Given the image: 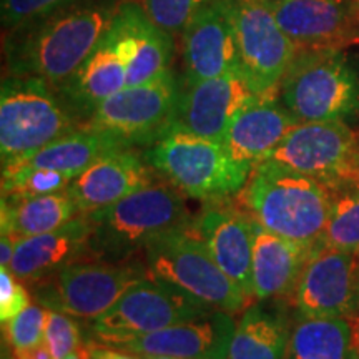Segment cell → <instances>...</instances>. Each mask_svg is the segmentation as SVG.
I'll return each instance as SVG.
<instances>
[{
  "instance_id": "cell-30",
  "label": "cell",
  "mask_w": 359,
  "mask_h": 359,
  "mask_svg": "<svg viewBox=\"0 0 359 359\" xmlns=\"http://www.w3.org/2000/svg\"><path fill=\"white\" fill-rule=\"evenodd\" d=\"M72 177L55 170L39 168L27 163L2 167V200H22L64 191Z\"/></svg>"
},
{
  "instance_id": "cell-21",
  "label": "cell",
  "mask_w": 359,
  "mask_h": 359,
  "mask_svg": "<svg viewBox=\"0 0 359 359\" xmlns=\"http://www.w3.org/2000/svg\"><path fill=\"white\" fill-rule=\"evenodd\" d=\"M294 125H298L296 118L275 93L257 95L238 111L222 143L233 160L255 167Z\"/></svg>"
},
{
  "instance_id": "cell-34",
  "label": "cell",
  "mask_w": 359,
  "mask_h": 359,
  "mask_svg": "<svg viewBox=\"0 0 359 359\" xmlns=\"http://www.w3.org/2000/svg\"><path fill=\"white\" fill-rule=\"evenodd\" d=\"M80 327L74 316L48 309L43 343L47 344L52 359H65L80 346Z\"/></svg>"
},
{
  "instance_id": "cell-22",
  "label": "cell",
  "mask_w": 359,
  "mask_h": 359,
  "mask_svg": "<svg viewBox=\"0 0 359 359\" xmlns=\"http://www.w3.org/2000/svg\"><path fill=\"white\" fill-rule=\"evenodd\" d=\"M87 215L75 217L57 230L17 240L8 269L19 281L37 283L88 255Z\"/></svg>"
},
{
  "instance_id": "cell-40",
  "label": "cell",
  "mask_w": 359,
  "mask_h": 359,
  "mask_svg": "<svg viewBox=\"0 0 359 359\" xmlns=\"http://www.w3.org/2000/svg\"><path fill=\"white\" fill-rule=\"evenodd\" d=\"M65 359H87V351L85 349H77V351L69 354Z\"/></svg>"
},
{
  "instance_id": "cell-37",
  "label": "cell",
  "mask_w": 359,
  "mask_h": 359,
  "mask_svg": "<svg viewBox=\"0 0 359 359\" xmlns=\"http://www.w3.org/2000/svg\"><path fill=\"white\" fill-rule=\"evenodd\" d=\"M17 359H52V354L48 351L47 344L42 343L32 349H27L17 354Z\"/></svg>"
},
{
  "instance_id": "cell-35",
  "label": "cell",
  "mask_w": 359,
  "mask_h": 359,
  "mask_svg": "<svg viewBox=\"0 0 359 359\" xmlns=\"http://www.w3.org/2000/svg\"><path fill=\"white\" fill-rule=\"evenodd\" d=\"M30 304V294L8 268L0 269V320L7 323Z\"/></svg>"
},
{
  "instance_id": "cell-6",
  "label": "cell",
  "mask_w": 359,
  "mask_h": 359,
  "mask_svg": "<svg viewBox=\"0 0 359 359\" xmlns=\"http://www.w3.org/2000/svg\"><path fill=\"white\" fill-rule=\"evenodd\" d=\"M82 125L53 85L39 77H4L0 90L2 167L25 160Z\"/></svg>"
},
{
  "instance_id": "cell-31",
  "label": "cell",
  "mask_w": 359,
  "mask_h": 359,
  "mask_svg": "<svg viewBox=\"0 0 359 359\" xmlns=\"http://www.w3.org/2000/svg\"><path fill=\"white\" fill-rule=\"evenodd\" d=\"M47 314L40 304H29L24 311H20L12 320L4 325L7 326V339L15 354L27 349H32L43 343L45 325H47Z\"/></svg>"
},
{
  "instance_id": "cell-26",
  "label": "cell",
  "mask_w": 359,
  "mask_h": 359,
  "mask_svg": "<svg viewBox=\"0 0 359 359\" xmlns=\"http://www.w3.org/2000/svg\"><path fill=\"white\" fill-rule=\"evenodd\" d=\"M290 334L283 311L266 302L251 304L236 323L228 359H286Z\"/></svg>"
},
{
  "instance_id": "cell-7",
  "label": "cell",
  "mask_w": 359,
  "mask_h": 359,
  "mask_svg": "<svg viewBox=\"0 0 359 359\" xmlns=\"http://www.w3.org/2000/svg\"><path fill=\"white\" fill-rule=\"evenodd\" d=\"M145 263L79 259L60 271L32 283L37 304L52 311L70 314L80 320H95L110 309L132 288L147 280Z\"/></svg>"
},
{
  "instance_id": "cell-29",
  "label": "cell",
  "mask_w": 359,
  "mask_h": 359,
  "mask_svg": "<svg viewBox=\"0 0 359 359\" xmlns=\"http://www.w3.org/2000/svg\"><path fill=\"white\" fill-rule=\"evenodd\" d=\"M323 248L359 255V187L331 190V212Z\"/></svg>"
},
{
  "instance_id": "cell-12",
  "label": "cell",
  "mask_w": 359,
  "mask_h": 359,
  "mask_svg": "<svg viewBox=\"0 0 359 359\" xmlns=\"http://www.w3.org/2000/svg\"><path fill=\"white\" fill-rule=\"evenodd\" d=\"M238 67L257 95L276 93L298 47L278 24L268 0H233Z\"/></svg>"
},
{
  "instance_id": "cell-23",
  "label": "cell",
  "mask_w": 359,
  "mask_h": 359,
  "mask_svg": "<svg viewBox=\"0 0 359 359\" xmlns=\"http://www.w3.org/2000/svg\"><path fill=\"white\" fill-rule=\"evenodd\" d=\"M313 251L266 230L253 218V298L291 296Z\"/></svg>"
},
{
  "instance_id": "cell-24",
  "label": "cell",
  "mask_w": 359,
  "mask_h": 359,
  "mask_svg": "<svg viewBox=\"0 0 359 359\" xmlns=\"http://www.w3.org/2000/svg\"><path fill=\"white\" fill-rule=\"evenodd\" d=\"M115 17L132 50L127 87L151 82L172 70L170 65L175 55L172 34L156 25L135 0H120Z\"/></svg>"
},
{
  "instance_id": "cell-16",
  "label": "cell",
  "mask_w": 359,
  "mask_h": 359,
  "mask_svg": "<svg viewBox=\"0 0 359 359\" xmlns=\"http://www.w3.org/2000/svg\"><path fill=\"white\" fill-rule=\"evenodd\" d=\"M130 58L132 50L128 39L115 17L95 50L60 88H57L72 114L83 125L100 103L127 87Z\"/></svg>"
},
{
  "instance_id": "cell-19",
  "label": "cell",
  "mask_w": 359,
  "mask_h": 359,
  "mask_svg": "<svg viewBox=\"0 0 359 359\" xmlns=\"http://www.w3.org/2000/svg\"><path fill=\"white\" fill-rule=\"evenodd\" d=\"M156 173L135 148H125L102 156L72 178L67 193L74 198L80 213H90L160 182Z\"/></svg>"
},
{
  "instance_id": "cell-3",
  "label": "cell",
  "mask_w": 359,
  "mask_h": 359,
  "mask_svg": "<svg viewBox=\"0 0 359 359\" xmlns=\"http://www.w3.org/2000/svg\"><path fill=\"white\" fill-rule=\"evenodd\" d=\"M88 255L103 262H128L167 233L188 230L191 217L172 183L156 182L105 208L85 213Z\"/></svg>"
},
{
  "instance_id": "cell-32",
  "label": "cell",
  "mask_w": 359,
  "mask_h": 359,
  "mask_svg": "<svg viewBox=\"0 0 359 359\" xmlns=\"http://www.w3.org/2000/svg\"><path fill=\"white\" fill-rule=\"evenodd\" d=\"M147 15L172 35L182 34L188 20L210 0H135Z\"/></svg>"
},
{
  "instance_id": "cell-28",
  "label": "cell",
  "mask_w": 359,
  "mask_h": 359,
  "mask_svg": "<svg viewBox=\"0 0 359 359\" xmlns=\"http://www.w3.org/2000/svg\"><path fill=\"white\" fill-rule=\"evenodd\" d=\"M286 359H359L346 318H302L290 334Z\"/></svg>"
},
{
  "instance_id": "cell-33",
  "label": "cell",
  "mask_w": 359,
  "mask_h": 359,
  "mask_svg": "<svg viewBox=\"0 0 359 359\" xmlns=\"http://www.w3.org/2000/svg\"><path fill=\"white\" fill-rule=\"evenodd\" d=\"M82 0H0V19L6 32L50 15Z\"/></svg>"
},
{
  "instance_id": "cell-17",
  "label": "cell",
  "mask_w": 359,
  "mask_h": 359,
  "mask_svg": "<svg viewBox=\"0 0 359 359\" xmlns=\"http://www.w3.org/2000/svg\"><path fill=\"white\" fill-rule=\"evenodd\" d=\"M278 24L298 48L359 43V0H268Z\"/></svg>"
},
{
  "instance_id": "cell-1",
  "label": "cell",
  "mask_w": 359,
  "mask_h": 359,
  "mask_svg": "<svg viewBox=\"0 0 359 359\" xmlns=\"http://www.w3.org/2000/svg\"><path fill=\"white\" fill-rule=\"evenodd\" d=\"M120 0H82L6 32L7 75L39 77L60 88L110 29Z\"/></svg>"
},
{
  "instance_id": "cell-14",
  "label": "cell",
  "mask_w": 359,
  "mask_h": 359,
  "mask_svg": "<svg viewBox=\"0 0 359 359\" xmlns=\"http://www.w3.org/2000/svg\"><path fill=\"white\" fill-rule=\"evenodd\" d=\"M183 82L198 83L233 72L238 47L233 0H210L182 32Z\"/></svg>"
},
{
  "instance_id": "cell-15",
  "label": "cell",
  "mask_w": 359,
  "mask_h": 359,
  "mask_svg": "<svg viewBox=\"0 0 359 359\" xmlns=\"http://www.w3.org/2000/svg\"><path fill=\"white\" fill-rule=\"evenodd\" d=\"M255 97L257 93L240 69L198 83H180L172 127L223 142L238 111Z\"/></svg>"
},
{
  "instance_id": "cell-2",
  "label": "cell",
  "mask_w": 359,
  "mask_h": 359,
  "mask_svg": "<svg viewBox=\"0 0 359 359\" xmlns=\"http://www.w3.org/2000/svg\"><path fill=\"white\" fill-rule=\"evenodd\" d=\"M243 200L263 228L313 253L323 250L331 190L321 182L259 161L250 175Z\"/></svg>"
},
{
  "instance_id": "cell-13",
  "label": "cell",
  "mask_w": 359,
  "mask_h": 359,
  "mask_svg": "<svg viewBox=\"0 0 359 359\" xmlns=\"http://www.w3.org/2000/svg\"><path fill=\"white\" fill-rule=\"evenodd\" d=\"M291 296L302 318H358L359 255L320 250L309 258Z\"/></svg>"
},
{
  "instance_id": "cell-11",
  "label": "cell",
  "mask_w": 359,
  "mask_h": 359,
  "mask_svg": "<svg viewBox=\"0 0 359 359\" xmlns=\"http://www.w3.org/2000/svg\"><path fill=\"white\" fill-rule=\"evenodd\" d=\"M178 97L180 82L170 70L107 98L85 125L115 135L132 148L150 147L172 127Z\"/></svg>"
},
{
  "instance_id": "cell-27",
  "label": "cell",
  "mask_w": 359,
  "mask_h": 359,
  "mask_svg": "<svg viewBox=\"0 0 359 359\" xmlns=\"http://www.w3.org/2000/svg\"><path fill=\"white\" fill-rule=\"evenodd\" d=\"M80 213L72 196L64 191L22 200H2V233L15 240L40 235L64 226Z\"/></svg>"
},
{
  "instance_id": "cell-4",
  "label": "cell",
  "mask_w": 359,
  "mask_h": 359,
  "mask_svg": "<svg viewBox=\"0 0 359 359\" xmlns=\"http://www.w3.org/2000/svg\"><path fill=\"white\" fill-rule=\"evenodd\" d=\"M278 93L298 123H346L359 115V67L343 48H298Z\"/></svg>"
},
{
  "instance_id": "cell-8",
  "label": "cell",
  "mask_w": 359,
  "mask_h": 359,
  "mask_svg": "<svg viewBox=\"0 0 359 359\" xmlns=\"http://www.w3.org/2000/svg\"><path fill=\"white\" fill-rule=\"evenodd\" d=\"M148 276L163 281L222 311H238L246 294L231 280L198 236L178 230L160 236L145 248Z\"/></svg>"
},
{
  "instance_id": "cell-36",
  "label": "cell",
  "mask_w": 359,
  "mask_h": 359,
  "mask_svg": "<svg viewBox=\"0 0 359 359\" xmlns=\"http://www.w3.org/2000/svg\"><path fill=\"white\" fill-rule=\"evenodd\" d=\"M15 245H17L15 238L2 233V238H0V264H2V268L11 266L13 251H15Z\"/></svg>"
},
{
  "instance_id": "cell-25",
  "label": "cell",
  "mask_w": 359,
  "mask_h": 359,
  "mask_svg": "<svg viewBox=\"0 0 359 359\" xmlns=\"http://www.w3.org/2000/svg\"><path fill=\"white\" fill-rule=\"evenodd\" d=\"M132 148L115 135L103 132L82 125L74 132L57 138L55 142L48 143L42 150L35 151L34 155L27 156L25 160L15 163H27L32 167L55 170V172L67 173L69 177H77L85 168L95 163L102 156L114 154V151ZM12 165V163H11ZM6 167V165H4Z\"/></svg>"
},
{
  "instance_id": "cell-9",
  "label": "cell",
  "mask_w": 359,
  "mask_h": 359,
  "mask_svg": "<svg viewBox=\"0 0 359 359\" xmlns=\"http://www.w3.org/2000/svg\"><path fill=\"white\" fill-rule=\"evenodd\" d=\"M263 161L311 177L330 190L359 187V142L344 122L294 125Z\"/></svg>"
},
{
  "instance_id": "cell-38",
  "label": "cell",
  "mask_w": 359,
  "mask_h": 359,
  "mask_svg": "<svg viewBox=\"0 0 359 359\" xmlns=\"http://www.w3.org/2000/svg\"><path fill=\"white\" fill-rule=\"evenodd\" d=\"M353 323V333H354V344H356V349L359 353V316L351 320Z\"/></svg>"
},
{
  "instance_id": "cell-5",
  "label": "cell",
  "mask_w": 359,
  "mask_h": 359,
  "mask_svg": "<svg viewBox=\"0 0 359 359\" xmlns=\"http://www.w3.org/2000/svg\"><path fill=\"white\" fill-rule=\"evenodd\" d=\"M145 158L180 193L218 201L248 183L253 167L233 160L223 143L182 128H168L148 147Z\"/></svg>"
},
{
  "instance_id": "cell-39",
  "label": "cell",
  "mask_w": 359,
  "mask_h": 359,
  "mask_svg": "<svg viewBox=\"0 0 359 359\" xmlns=\"http://www.w3.org/2000/svg\"><path fill=\"white\" fill-rule=\"evenodd\" d=\"M137 359H178L172 356H158V354H133Z\"/></svg>"
},
{
  "instance_id": "cell-20",
  "label": "cell",
  "mask_w": 359,
  "mask_h": 359,
  "mask_svg": "<svg viewBox=\"0 0 359 359\" xmlns=\"http://www.w3.org/2000/svg\"><path fill=\"white\" fill-rule=\"evenodd\" d=\"M196 236L206 245L218 266L253 296V218L230 206H213L195 224Z\"/></svg>"
},
{
  "instance_id": "cell-10",
  "label": "cell",
  "mask_w": 359,
  "mask_h": 359,
  "mask_svg": "<svg viewBox=\"0 0 359 359\" xmlns=\"http://www.w3.org/2000/svg\"><path fill=\"white\" fill-rule=\"evenodd\" d=\"M213 311L212 306L167 283L147 278L125 291L110 309L92 320L98 343L138 338Z\"/></svg>"
},
{
  "instance_id": "cell-18",
  "label": "cell",
  "mask_w": 359,
  "mask_h": 359,
  "mask_svg": "<svg viewBox=\"0 0 359 359\" xmlns=\"http://www.w3.org/2000/svg\"><path fill=\"white\" fill-rule=\"evenodd\" d=\"M235 330L236 323L230 313L213 309L196 320L178 323L109 346L130 354H158L178 359H228Z\"/></svg>"
}]
</instances>
